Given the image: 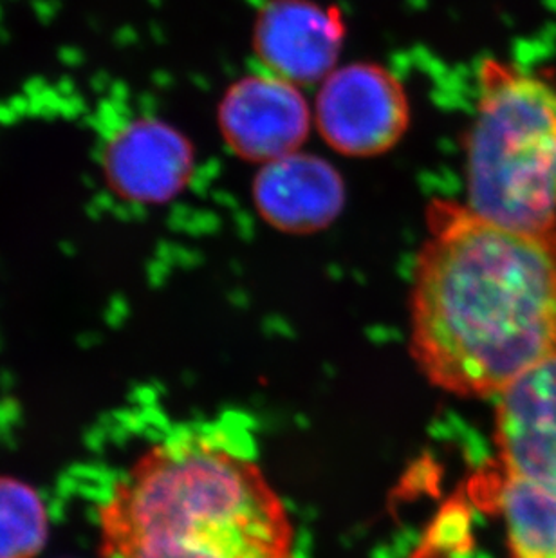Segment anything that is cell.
I'll return each mask as SVG.
<instances>
[{
  "label": "cell",
  "mask_w": 556,
  "mask_h": 558,
  "mask_svg": "<svg viewBox=\"0 0 556 558\" xmlns=\"http://www.w3.org/2000/svg\"><path fill=\"white\" fill-rule=\"evenodd\" d=\"M410 286V356L457 398H497L556 356V232L511 230L461 201L426 206Z\"/></svg>",
  "instance_id": "cell-1"
},
{
  "label": "cell",
  "mask_w": 556,
  "mask_h": 558,
  "mask_svg": "<svg viewBox=\"0 0 556 558\" xmlns=\"http://www.w3.org/2000/svg\"><path fill=\"white\" fill-rule=\"evenodd\" d=\"M98 517L106 558H294L293 521L261 466L200 437L148 448Z\"/></svg>",
  "instance_id": "cell-2"
},
{
  "label": "cell",
  "mask_w": 556,
  "mask_h": 558,
  "mask_svg": "<svg viewBox=\"0 0 556 558\" xmlns=\"http://www.w3.org/2000/svg\"><path fill=\"white\" fill-rule=\"evenodd\" d=\"M520 232H556V85L503 60L479 69L467 137V201Z\"/></svg>",
  "instance_id": "cell-3"
},
{
  "label": "cell",
  "mask_w": 556,
  "mask_h": 558,
  "mask_svg": "<svg viewBox=\"0 0 556 558\" xmlns=\"http://www.w3.org/2000/svg\"><path fill=\"white\" fill-rule=\"evenodd\" d=\"M315 120L324 142L336 153L374 158L389 153L409 131V96L384 65L349 63L322 82Z\"/></svg>",
  "instance_id": "cell-4"
},
{
  "label": "cell",
  "mask_w": 556,
  "mask_h": 558,
  "mask_svg": "<svg viewBox=\"0 0 556 558\" xmlns=\"http://www.w3.org/2000/svg\"><path fill=\"white\" fill-rule=\"evenodd\" d=\"M495 400L497 475L556 490V356L522 374Z\"/></svg>",
  "instance_id": "cell-5"
},
{
  "label": "cell",
  "mask_w": 556,
  "mask_h": 558,
  "mask_svg": "<svg viewBox=\"0 0 556 558\" xmlns=\"http://www.w3.org/2000/svg\"><path fill=\"white\" fill-rule=\"evenodd\" d=\"M219 125L237 158L271 163L300 153L310 136V106L299 85L275 74H253L226 90Z\"/></svg>",
  "instance_id": "cell-6"
},
{
  "label": "cell",
  "mask_w": 556,
  "mask_h": 558,
  "mask_svg": "<svg viewBox=\"0 0 556 558\" xmlns=\"http://www.w3.org/2000/svg\"><path fill=\"white\" fill-rule=\"evenodd\" d=\"M346 22L318 0H268L253 27V49L269 74L294 85L324 82L336 69Z\"/></svg>",
  "instance_id": "cell-7"
},
{
  "label": "cell",
  "mask_w": 556,
  "mask_h": 558,
  "mask_svg": "<svg viewBox=\"0 0 556 558\" xmlns=\"http://www.w3.org/2000/svg\"><path fill=\"white\" fill-rule=\"evenodd\" d=\"M106 143L107 174L126 203H167L194 174L189 140L154 118L126 123Z\"/></svg>",
  "instance_id": "cell-8"
},
{
  "label": "cell",
  "mask_w": 556,
  "mask_h": 558,
  "mask_svg": "<svg viewBox=\"0 0 556 558\" xmlns=\"http://www.w3.org/2000/svg\"><path fill=\"white\" fill-rule=\"evenodd\" d=\"M253 201L264 221L280 232H321L343 210L346 185L326 159L294 153L263 165Z\"/></svg>",
  "instance_id": "cell-9"
},
{
  "label": "cell",
  "mask_w": 556,
  "mask_h": 558,
  "mask_svg": "<svg viewBox=\"0 0 556 558\" xmlns=\"http://www.w3.org/2000/svg\"><path fill=\"white\" fill-rule=\"evenodd\" d=\"M509 558H556V490L495 474Z\"/></svg>",
  "instance_id": "cell-10"
},
{
  "label": "cell",
  "mask_w": 556,
  "mask_h": 558,
  "mask_svg": "<svg viewBox=\"0 0 556 558\" xmlns=\"http://www.w3.org/2000/svg\"><path fill=\"white\" fill-rule=\"evenodd\" d=\"M48 535V510L37 492L0 475V558H35Z\"/></svg>",
  "instance_id": "cell-11"
},
{
  "label": "cell",
  "mask_w": 556,
  "mask_h": 558,
  "mask_svg": "<svg viewBox=\"0 0 556 558\" xmlns=\"http://www.w3.org/2000/svg\"><path fill=\"white\" fill-rule=\"evenodd\" d=\"M33 8L40 21L49 22L53 21V16L57 15L58 2L57 0H35Z\"/></svg>",
  "instance_id": "cell-12"
},
{
  "label": "cell",
  "mask_w": 556,
  "mask_h": 558,
  "mask_svg": "<svg viewBox=\"0 0 556 558\" xmlns=\"http://www.w3.org/2000/svg\"><path fill=\"white\" fill-rule=\"evenodd\" d=\"M116 205L109 194H98L93 201V214H106L107 210H114Z\"/></svg>",
  "instance_id": "cell-13"
},
{
  "label": "cell",
  "mask_w": 556,
  "mask_h": 558,
  "mask_svg": "<svg viewBox=\"0 0 556 558\" xmlns=\"http://www.w3.org/2000/svg\"><path fill=\"white\" fill-rule=\"evenodd\" d=\"M21 117L13 104H0V123H13L16 118Z\"/></svg>",
  "instance_id": "cell-14"
},
{
  "label": "cell",
  "mask_w": 556,
  "mask_h": 558,
  "mask_svg": "<svg viewBox=\"0 0 556 558\" xmlns=\"http://www.w3.org/2000/svg\"><path fill=\"white\" fill-rule=\"evenodd\" d=\"M62 60L65 63H69V65H76V63L80 62V53L76 51V49H63L62 51Z\"/></svg>",
  "instance_id": "cell-15"
}]
</instances>
